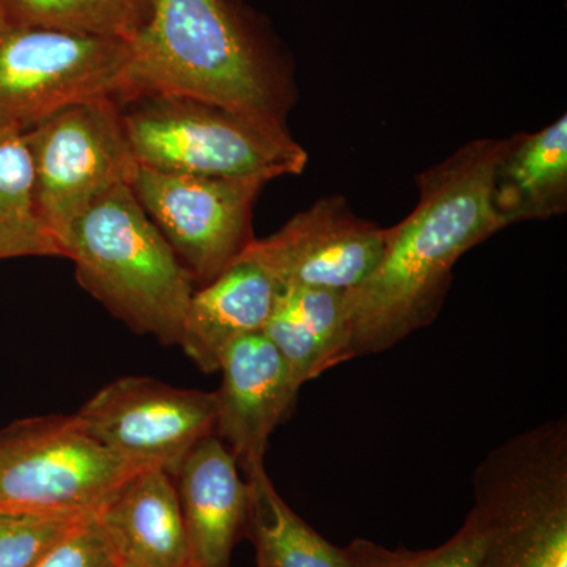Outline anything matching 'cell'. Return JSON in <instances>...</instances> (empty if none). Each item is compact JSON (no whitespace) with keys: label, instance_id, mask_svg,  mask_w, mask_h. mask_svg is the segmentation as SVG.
<instances>
[{"label":"cell","instance_id":"cell-1","mask_svg":"<svg viewBox=\"0 0 567 567\" xmlns=\"http://www.w3.org/2000/svg\"><path fill=\"white\" fill-rule=\"evenodd\" d=\"M506 137L470 141L417 175L415 210L388 227L374 270L346 290L350 360L385 352L434 322L457 260L503 229L492 207V173Z\"/></svg>","mask_w":567,"mask_h":567},{"label":"cell","instance_id":"cell-2","mask_svg":"<svg viewBox=\"0 0 567 567\" xmlns=\"http://www.w3.org/2000/svg\"><path fill=\"white\" fill-rule=\"evenodd\" d=\"M128 89V102L185 96L292 137V66L237 0H152L147 21L130 40Z\"/></svg>","mask_w":567,"mask_h":567},{"label":"cell","instance_id":"cell-3","mask_svg":"<svg viewBox=\"0 0 567 567\" xmlns=\"http://www.w3.org/2000/svg\"><path fill=\"white\" fill-rule=\"evenodd\" d=\"M62 254L78 282L140 334L178 346L194 278L134 196L118 186L71 226Z\"/></svg>","mask_w":567,"mask_h":567},{"label":"cell","instance_id":"cell-4","mask_svg":"<svg viewBox=\"0 0 567 567\" xmlns=\"http://www.w3.org/2000/svg\"><path fill=\"white\" fill-rule=\"evenodd\" d=\"M486 522L480 567H567V421L555 417L494 447L473 475Z\"/></svg>","mask_w":567,"mask_h":567},{"label":"cell","instance_id":"cell-5","mask_svg":"<svg viewBox=\"0 0 567 567\" xmlns=\"http://www.w3.org/2000/svg\"><path fill=\"white\" fill-rule=\"evenodd\" d=\"M122 118L137 164L162 173L268 183L300 175L309 159L293 137L185 96H137L122 104Z\"/></svg>","mask_w":567,"mask_h":567},{"label":"cell","instance_id":"cell-6","mask_svg":"<svg viewBox=\"0 0 567 567\" xmlns=\"http://www.w3.org/2000/svg\"><path fill=\"white\" fill-rule=\"evenodd\" d=\"M130 40L0 24V123L28 132L74 104L128 102Z\"/></svg>","mask_w":567,"mask_h":567},{"label":"cell","instance_id":"cell-7","mask_svg":"<svg viewBox=\"0 0 567 567\" xmlns=\"http://www.w3.org/2000/svg\"><path fill=\"white\" fill-rule=\"evenodd\" d=\"M140 470L76 415L24 417L0 431V509L95 516Z\"/></svg>","mask_w":567,"mask_h":567},{"label":"cell","instance_id":"cell-8","mask_svg":"<svg viewBox=\"0 0 567 567\" xmlns=\"http://www.w3.org/2000/svg\"><path fill=\"white\" fill-rule=\"evenodd\" d=\"M41 227L61 249L71 226L140 169L114 100L74 104L28 130ZM63 257V254H62Z\"/></svg>","mask_w":567,"mask_h":567},{"label":"cell","instance_id":"cell-9","mask_svg":"<svg viewBox=\"0 0 567 567\" xmlns=\"http://www.w3.org/2000/svg\"><path fill=\"white\" fill-rule=\"evenodd\" d=\"M265 185L140 166L132 189L194 281L207 284L254 240L252 210Z\"/></svg>","mask_w":567,"mask_h":567},{"label":"cell","instance_id":"cell-10","mask_svg":"<svg viewBox=\"0 0 567 567\" xmlns=\"http://www.w3.org/2000/svg\"><path fill=\"white\" fill-rule=\"evenodd\" d=\"M76 416L112 453L175 476L194 447L215 434L216 401L208 391L122 377L93 394Z\"/></svg>","mask_w":567,"mask_h":567},{"label":"cell","instance_id":"cell-11","mask_svg":"<svg viewBox=\"0 0 567 567\" xmlns=\"http://www.w3.org/2000/svg\"><path fill=\"white\" fill-rule=\"evenodd\" d=\"M388 227L360 218L346 197H322L267 238L240 254L264 268L279 287L353 289L374 270Z\"/></svg>","mask_w":567,"mask_h":567},{"label":"cell","instance_id":"cell-12","mask_svg":"<svg viewBox=\"0 0 567 567\" xmlns=\"http://www.w3.org/2000/svg\"><path fill=\"white\" fill-rule=\"evenodd\" d=\"M219 372L215 435L249 475L265 468L268 440L292 412L301 386L262 331L234 342L224 353Z\"/></svg>","mask_w":567,"mask_h":567},{"label":"cell","instance_id":"cell-13","mask_svg":"<svg viewBox=\"0 0 567 567\" xmlns=\"http://www.w3.org/2000/svg\"><path fill=\"white\" fill-rule=\"evenodd\" d=\"M194 567H230L248 522V481L215 434L203 440L174 476Z\"/></svg>","mask_w":567,"mask_h":567},{"label":"cell","instance_id":"cell-14","mask_svg":"<svg viewBox=\"0 0 567 567\" xmlns=\"http://www.w3.org/2000/svg\"><path fill=\"white\" fill-rule=\"evenodd\" d=\"M278 289L260 265L238 256L221 275L194 290L178 347L200 371H219L234 342L264 331Z\"/></svg>","mask_w":567,"mask_h":567},{"label":"cell","instance_id":"cell-15","mask_svg":"<svg viewBox=\"0 0 567 567\" xmlns=\"http://www.w3.org/2000/svg\"><path fill=\"white\" fill-rule=\"evenodd\" d=\"M136 567H194L174 476L162 468L134 473L95 514Z\"/></svg>","mask_w":567,"mask_h":567},{"label":"cell","instance_id":"cell-16","mask_svg":"<svg viewBox=\"0 0 567 567\" xmlns=\"http://www.w3.org/2000/svg\"><path fill=\"white\" fill-rule=\"evenodd\" d=\"M492 207L503 229L567 210V115L537 133L506 137L492 173Z\"/></svg>","mask_w":567,"mask_h":567},{"label":"cell","instance_id":"cell-17","mask_svg":"<svg viewBox=\"0 0 567 567\" xmlns=\"http://www.w3.org/2000/svg\"><path fill=\"white\" fill-rule=\"evenodd\" d=\"M262 333L282 354L303 386L350 360L346 292L315 287H279Z\"/></svg>","mask_w":567,"mask_h":567},{"label":"cell","instance_id":"cell-18","mask_svg":"<svg viewBox=\"0 0 567 567\" xmlns=\"http://www.w3.org/2000/svg\"><path fill=\"white\" fill-rule=\"evenodd\" d=\"M249 488L246 535L257 567H353L347 547H336L287 505L265 468L246 475Z\"/></svg>","mask_w":567,"mask_h":567},{"label":"cell","instance_id":"cell-19","mask_svg":"<svg viewBox=\"0 0 567 567\" xmlns=\"http://www.w3.org/2000/svg\"><path fill=\"white\" fill-rule=\"evenodd\" d=\"M24 133L0 123V237L17 245L24 257H62L37 215L35 177Z\"/></svg>","mask_w":567,"mask_h":567},{"label":"cell","instance_id":"cell-20","mask_svg":"<svg viewBox=\"0 0 567 567\" xmlns=\"http://www.w3.org/2000/svg\"><path fill=\"white\" fill-rule=\"evenodd\" d=\"M0 24L132 40L140 24L122 0H0Z\"/></svg>","mask_w":567,"mask_h":567},{"label":"cell","instance_id":"cell-21","mask_svg":"<svg viewBox=\"0 0 567 567\" xmlns=\"http://www.w3.org/2000/svg\"><path fill=\"white\" fill-rule=\"evenodd\" d=\"M87 514L0 509V567H32Z\"/></svg>","mask_w":567,"mask_h":567},{"label":"cell","instance_id":"cell-22","mask_svg":"<svg viewBox=\"0 0 567 567\" xmlns=\"http://www.w3.org/2000/svg\"><path fill=\"white\" fill-rule=\"evenodd\" d=\"M123 558L99 517L91 516L65 533L32 567H121Z\"/></svg>","mask_w":567,"mask_h":567},{"label":"cell","instance_id":"cell-23","mask_svg":"<svg viewBox=\"0 0 567 567\" xmlns=\"http://www.w3.org/2000/svg\"><path fill=\"white\" fill-rule=\"evenodd\" d=\"M486 522L472 507L456 535L431 550H417L413 567H480L486 547Z\"/></svg>","mask_w":567,"mask_h":567},{"label":"cell","instance_id":"cell-24","mask_svg":"<svg viewBox=\"0 0 567 567\" xmlns=\"http://www.w3.org/2000/svg\"><path fill=\"white\" fill-rule=\"evenodd\" d=\"M353 567H413L416 550L388 548L368 539H354L347 546Z\"/></svg>","mask_w":567,"mask_h":567},{"label":"cell","instance_id":"cell-25","mask_svg":"<svg viewBox=\"0 0 567 567\" xmlns=\"http://www.w3.org/2000/svg\"><path fill=\"white\" fill-rule=\"evenodd\" d=\"M122 2L132 11L134 20L137 21L141 28L147 21L148 13H151L152 0H122Z\"/></svg>","mask_w":567,"mask_h":567},{"label":"cell","instance_id":"cell-26","mask_svg":"<svg viewBox=\"0 0 567 567\" xmlns=\"http://www.w3.org/2000/svg\"><path fill=\"white\" fill-rule=\"evenodd\" d=\"M14 257H24L21 249L6 238L0 237V262L7 259H14Z\"/></svg>","mask_w":567,"mask_h":567},{"label":"cell","instance_id":"cell-27","mask_svg":"<svg viewBox=\"0 0 567 567\" xmlns=\"http://www.w3.org/2000/svg\"><path fill=\"white\" fill-rule=\"evenodd\" d=\"M121 567H136V566H133V565H130V563L123 561Z\"/></svg>","mask_w":567,"mask_h":567}]
</instances>
